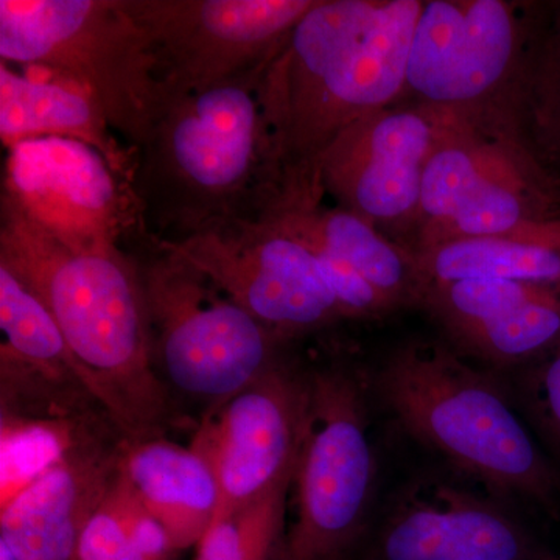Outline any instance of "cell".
<instances>
[{"label":"cell","instance_id":"cell-1","mask_svg":"<svg viewBox=\"0 0 560 560\" xmlns=\"http://www.w3.org/2000/svg\"><path fill=\"white\" fill-rule=\"evenodd\" d=\"M423 0H318L260 77V210L320 205V161L361 117L405 94Z\"/></svg>","mask_w":560,"mask_h":560},{"label":"cell","instance_id":"cell-2","mask_svg":"<svg viewBox=\"0 0 560 560\" xmlns=\"http://www.w3.org/2000/svg\"><path fill=\"white\" fill-rule=\"evenodd\" d=\"M0 265L35 294L101 389L124 440L161 436L171 412L136 257L62 245L2 198Z\"/></svg>","mask_w":560,"mask_h":560},{"label":"cell","instance_id":"cell-3","mask_svg":"<svg viewBox=\"0 0 560 560\" xmlns=\"http://www.w3.org/2000/svg\"><path fill=\"white\" fill-rule=\"evenodd\" d=\"M265 66L167 103L138 151L132 180L154 237L179 243L256 215L267 173L259 94Z\"/></svg>","mask_w":560,"mask_h":560},{"label":"cell","instance_id":"cell-4","mask_svg":"<svg viewBox=\"0 0 560 560\" xmlns=\"http://www.w3.org/2000/svg\"><path fill=\"white\" fill-rule=\"evenodd\" d=\"M378 386L400 425L455 469L558 514L559 471L488 375L440 345L412 342L386 360Z\"/></svg>","mask_w":560,"mask_h":560},{"label":"cell","instance_id":"cell-5","mask_svg":"<svg viewBox=\"0 0 560 560\" xmlns=\"http://www.w3.org/2000/svg\"><path fill=\"white\" fill-rule=\"evenodd\" d=\"M0 58L88 92L136 153L167 108L149 36L121 0H0Z\"/></svg>","mask_w":560,"mask_h":560},{"label":"cell","instance_id":"cell-6","mask_svg":"<svg viewBox=\"0 0 560 560\" xmlns=\"http://www.w3.org/2000/svg\"><path fill=\"white\" fill-rule=\"evenodd\" d=\"M560 219V179L521 121L453 110L423 173L418 245L493 237Z\"/></svg>","mask_w":560,"mask_h":560},{"label":"cell","instance_id":"cell-7","mask_svg":"<svg viewBox=\"0 0 560 560\" xmlns=\"http://www.w3.org/2000/svg\"><path fill=\"white\" fill-rule=\"evenodd\" d=\"M142 248L145 259L136 260L156 370L206 405V418L278 366L285 342L167 243L153 235Z\"/></svg>","mask_w":560,"mask_h":560},{"label":"cell","instance_id":"cell-8","mask_svg":"<svg viewBox=\"0 0 560 560\" xmlns=\"http://www.w3.org/2000/svg\"><path fill=\"white\" fill-rule=\"evenodd\" d=\"M541 9L508 0L423 2L405 92L420 105L510 117L523 125Z\"/></svg>","mask_w":560,"mask_h":560},{"label":"cell","instance_id":"cell-9","mask_svg":"<svg viewBox=\"0 0 560 560\" xmlns=\"http://www.w3.org/2000/svg\"><path fill=\"white\" fill-rule=\"evenodd\" d=\"M374 475L359 381L342 370L313 372L293 480L296 518L278 560H345L366 521Z\"/></svg>","mask_w":560,"mask_h":560},{"label":"cell","instance_id":"cell-10","mask_svg":"<svg viewBox=\"0 0 560 560\" xmlns=\"http://www.w3.org/2000/svg\"><path fill=\"white\" fill-rule=\"evenodd\" d=\"M165 243L280 341L346 318L313 250L270 215L231 220Z\"/></svg>","mask_w":560,"mask_h":560},{"label":"cell","instance_id":"cell-11","mask_svg":"<svg viewBox=\"0 0 560 560\" xmlns=\"http://www.w3.org/2000/svg\"><path fill=\"white\" fill-rule=\"evenodd\" d=\"M318 0H121L149 36L168 102L264 68Z\"/></svg>","mask_w":560,"mask_h":560},{"label":"cell","instance_id":"cell-12","mask_svg":"<svg viewBox=\"0 0 560 560\" xmlns=\"http://www.w3.org/2000/svg\"><path fill=\"white\" fill-rule=\"evenodd\" d=\"M2 198L25 219L75 250L124 249L150 237L132 187L97 150L66 138L11 145Z\"/></svg>","mask_w":560,"mask_h":560},{"label":"cell","instance_id":"cell-13","mask_svg":"<svg viewBox=\"0 0 560 560\" xmlns=\"http://www.w3.org/2000/svg\"><path fill=\"white\" fill-rule=\"evenodd\" d=\"M452 109L375 110L350 125L320 161V187L340 208L382 224H416L423 173Z\"/></svg>","mask_w":560,"mask_h":560},{"label":"cell","instance_id":"cell-14","mask_svg":"<svg viewBox=\"0 0 560 560\" xmlns=\"http://www.w3.org/2000/svg\"><path fill=\"white\" fill-rule=\"evenodd\" d=\"M308 410V375L285 363L202 419L194 447L212 464L220 515L264 499L296 471Z\"/></svg>","mask_w":560,"mask_h":560},{"label":"cell","instance_id":"cell-15","mask_svg":"<svg viewBox=\"0 0 560 560\" xmlns=\"http://www.w3.org/2000/svg\"><path fill=\"white\" fill-rule=\"evenodd\" d=\"M0 329L3 419L70 423L83 419L91 407L106 415L97 383L70 349L57 320L3 265Z\"/></svg>","mask_w":560,"mask_h":560},{"label":"cell","instance_id":"cell-16","mask_svg":"<svg viewBox=\"0 0 560 560\" xmlns=\"http://www.w3.org/2000/svg\"><path fill=\"white\" fill-rule=\"evenodd\" d=\"M368 560H545L526 530L485 499L420 482L390 512Z\"/></svg>","mask_w":560,"mask_h":560},{"label":"cell","instance_id":"cell-17","mask_svg":"<svg viewBox=\"0 0 560 560\" xmlns=\"http://www.w3.org/2000/svg\"><path fill=\"white\" fill-rule=\"evenodd\" d=\"M464 349L501 366H528L560 342V290L511 280L427 287L422 302Z\"/></svg>","mask_w":560,"mask_h":560},{"label":"cell","instance_id":"cell-18","mask_svg":"<svg viewBox=\"0 0 560 560\" xmlns=\"http://www.w3.org/2000/svg\"><path fill=\"white\" fill-rule=\"evenodd\" d=\"M117 470V447L73 445L0 510V545L20 560H75L84 526Z\"/></svg>","mask_w":560,"mask_h":560},{"label":"cell","instance_id":"cell-19","mask_svg":"<svg viewBox=\"0 0 560 560\" xmlns=\"http://www.w3.org/2000/svg\"><path fill=\"white\" fill-rule=\"evenodd\" d=\"M117 471L179 552L197 547L219 515L215 471L194 445L162 436L121 440Z\"/></svg>","mask_w":560,"mask_h":560},{"label":"cell","instance_id":"cell-20","mask_svg":"<svg viewBox=\"0 0 560 560\" xmlns=\"http://www.w3.org/2000/svg\"><path fill=\"white\" fill-rule=\"evenodd\" d=\"M0 138L5 149L36 138L79 140L132 187L138 153L119 143L98 103L68 81L31 79L0 62Z\"/></svg>","mask_w":560,"mask_h":560},{"label":"cell","instance_id":"cell-21","mask_svg":"<svg viewBox=\"0 0 560 560\" xmlns=\"http://www.w3.org/2000/svg\"><path fill=\"white\" fill-rule=\"evenodd\" d=\"M287 231L312 248L340 257L368 280L393 308L420 304L423 282L415 250L401 248L370 221L342 208H287L265 210Z\"/></svg>","mask_w":560,"mask_h":560},{"label":"cell","instance_id":"cell-22","mask_svg":"<svg viewBox=\"0 0 560 560\" xmlns=\"http://www.w3.org/2000/svg\"><path fill=\"white\" fill-rule=\"evenodd\" d=\"M423 291L459 280H511L560 290V219L493 237L415 250Z\"/></svg>","mask_w":560,"mask_h":560},{"label":"cell","instance_id":"cell-23","mask_svg":"<svg viewBox=\"0 0 560 560\" xmlns=\"http://www.w3.org/2000/svg\"><path fill=\"white\" fill-rule=\"evenodd\" d=\"M178 555L116 470L81 533L75 560H176Z\"/></svg>","mask_w":560,"mask_h":560},{"label":"cell","instance_id":"cell-24","mask_svg":"<svg viewBox=\"0 0 560 560\" xmlns=\"http://www.w3.org/2000/svg\"><path fill=\"white\" fill-rule=\"evenodd\" d=\"M293 480L294 474L256 503L217 517L194 560H278Z\"/></svg>","mask_w":560,"mask_h":560},{"label":"cell","instance_id":"cell-25","mask_svg":"<svg viewBox=\"0 0 560 560\" xmlns=\"http://www.w3.org/2000/svg\"><path fill=\"white\" fill-rule=\"evenodd\" d=\"M523 124L544 164L560 165V2L541 9Z\"/></svg>","mask_w":560,"mask_h":560},{"label":"cell","instance_id":"cell-26","mask_svg":"<svg viewBox=\"0 0 560 560\" xmlns=\"http://www.w3.org/2000/svg\"><path fill=\"white\" fill-rule=\"evenodd\" d=\"M80 442L68 423L2 419V503Z\"/></svg>","mask_w":560,"mask_h":560},{"label":"cell","instance_id":"cell-27","mask_svg":"<svg viewBox=\"0 0 560 560\" xmlns=\"http://www.w3.org/2000/svg\"><path fill=\"white\" fill-rule=\"evenodd\" d=\"M518 390L534 425L560 458V342L526 366Z\"/></svg>","mask_w":560,"mask_h":560},{"label":"cell","instance_id":"cell-28","mask_svg":"<svg viewBox=\"0 0 560 560\" xmlns=\"http://www.w3.org/2000/svg\"><path fill=\"white\" fill-rule=\"evenodd\" d=\"M0 560H20V559L14 558V556L11 555V552L9 550H7L5 547H2V545H0Z\"/></svg>","mask_w":560,"mask_h":560}]
</instances>
